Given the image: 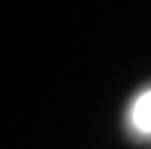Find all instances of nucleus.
I'll return each instance as SVG.
<instances>
[{
    "mask_svg": "<svg viewBox=\"0 0 151 149\" xmlns=\"http://www.w3.org/2000/svg\"><path fill=\"white\" fill-rule=\"evenodd\" d=\"M127 122H129V129L136 136L151 138V87L140 91L133 98L127 114Z\"/></svg>",
    "mask_w": 151,
    "mask_h": 149,
    "instance_id": "obj_1",
    "label": "nucleus"
}]
</instances>
